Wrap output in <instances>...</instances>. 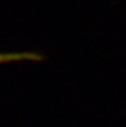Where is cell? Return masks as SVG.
<instances>
[{"label":"cell","mask_w":126,"mask_h":127,"mask_svg":"<svg viewBox=\"0 0 126 127\" xmlns=\"http://www.w3.org/2000/svg\"><path fill=\"white\" fill-rule=\"evenodd\" d=\"M39 55L32 53H0V64L19 61H36Z\"/></svg>","instance_id":"cell-1"}]
</instances>
